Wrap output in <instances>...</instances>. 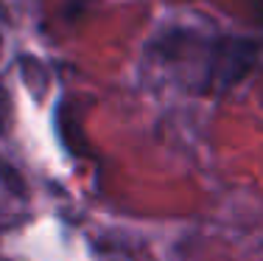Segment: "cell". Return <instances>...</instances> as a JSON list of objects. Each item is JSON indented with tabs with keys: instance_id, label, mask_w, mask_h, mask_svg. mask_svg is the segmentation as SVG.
Returning a JSON list of instances; mask_svg holds the SVG:
<instances>
[{
	"instance_id": "6da1fadb",
	"label": "cell",
	"mask_w": 263,
	"mask_h": 261,
	"mask_svg": "<svg viewBox=\"0 0 263 261\" xmlns=\"http://www.w3.org/2000/svg\"><path fill=\"white\" fill-rule=\"evenodd\" d=\"M157 57L174 67H187L191 84L202 93H224L252 71L258 48L241 37H202L174 28L154 42Z\"/></svg>"
}]
</instances>
